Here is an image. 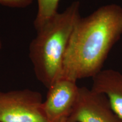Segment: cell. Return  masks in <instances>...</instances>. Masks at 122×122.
<instances>
[{
  "mask_svg": "<svg viewBox=\"0 0 122 122\" xmlns=\"http://www.w3.org/2000/svg\"><path fill=\"white\" fill-rule=\"evenodd\" d=\"M80 2L74 1L36 30L29 57L36 77L47 88L61 78L63 62L71 35L81 17Z\"/></svg>",
  "mask_w": 122,
  "mask_h": 122,
  "instance_id": "cell-2",
  "label": "cell"
},
{
  "mask_svg": "<svg viewBox=\"0 0 122 122\" xmlns=\"http://www.w3.org/2000/svg\"><path fill=\"white\" fill-rule=\"evenodd\" d=\"M40 93L24 89L0 92V122H48Z\"/></svg>",
  "mask_w": 122,
  "mask_h": 122,
  "instance_id": "cell-3",
  "label": "cell"
},
{
  "mask_svg": "<svg viewBox=\"0 0 122 122\" xmlns=\"http://www.w3.org/2000/svg\"><path fill=\"white\" fill-rule=\"evenodd\" d=\"M33 1V0H0V4L13 8H25Z\"/></svg>",
  "mask_w": 122,
  "mask_h": 122,
  "instance_id": "cell-8",
  "label": "cell"
},
{
  "mask_svg": "<svg viewBox=\"0 0 122 122\" xmlns=\"http://www.w3.org/2000/svg\"><path fill=\"white\" fill-rule=\"evenodd\" d=\"M60 0H37V11L34 20V27L37 30L54 17L58 11Z\"/></svg>",
  "mask_w": 122,
  "mask_h": 122,
  "instance_id": "cell-7",
  "label": "cell"
},
{
  "mask_svg": "<svg viewBox=\"0 0 122 122\" xmlns=\"http://www.w3.org/2000/svg\"><path fill=\"white\" fill-rule=\"evenodd\" d=\"M42 103L44 113L48 122H61L68 119L78 97L76 81L61 77L48 88Z\"/></svg>",
  "mask_w": 122,
  "mask_h": 122,
  "instance_id": "cell-5",
  "label": "cell"
},
{
  "mask_svg": "<svg viewBox=\"0 0 122 122\" xmlns=\"http://www.w3.org/2000/svg\"><path fill=\"white\" fill-rule=\"evenodd\" d=\"M92 79L91 89L106 96L111 109L122 121V74L112 69L102 70Z\"/></svg>",
  "mask_w": 122,
  "mask_h": 122,
  "instance_id": "cell-6",
  "label": "cell"
},
{
  "mask_svg": "<svg viewBox=\"0 0 122 122\" xmlns=\"http://www.w3.org/2000/svg\"><path fill=\"white\" fill-rule=\"evenodd\" d=\"M69 122L68 121V119H67V120H63V121H62V122Z\"/></svg>",
  "mask_w": 122,
  "mask_h": 122,
  "instance_id": "cell-9",
  "label": "cell"
},
{
  "mask_svg": "<svg viewBox=\"0 0 122 122\" xmlns=\"http://www.w3.org/2000/svg\"><path fill=\"white\" fill-rule=\"evenodd\" d=\"M69 122H122L111 109L104 94L92 89L79 87L78 97Z\"/></svg>",
  "mask_w": 122,
  "mask_h": 122,
  "instance_id": "cell-4",
  "label": "cell"
},
{
  "mask_svg": "<svg viewBox=\"0 0 122 122\" xmlns=\"http://www.w3.org/2000/svg\"><path fill=\"white\" fill-rule=\"evenodd\" d=\"M122 36V7L111 4L81 16L71 35L61 77L77 81L102 70L111 50Z\"/></svg>",
  "mask_w": 122,
  "mask_h": 122,
  "instance_id": "cell-1",
  "label": "cell"
},
{
  "mask_svg": "<svg viewBox=\"0 0 122 122\" xmlns=\"http://www.w3.org/2000/svg\"><path fill=\"white\" fill-rule=\"evenodd\" d=\"M0 47H1V41H0Z\"/></svg>",
  "mask_w": 122,
  "mask_h": 122,
  "instance_id": "cell-10",
  "label": "cell"
}]
</instances>
